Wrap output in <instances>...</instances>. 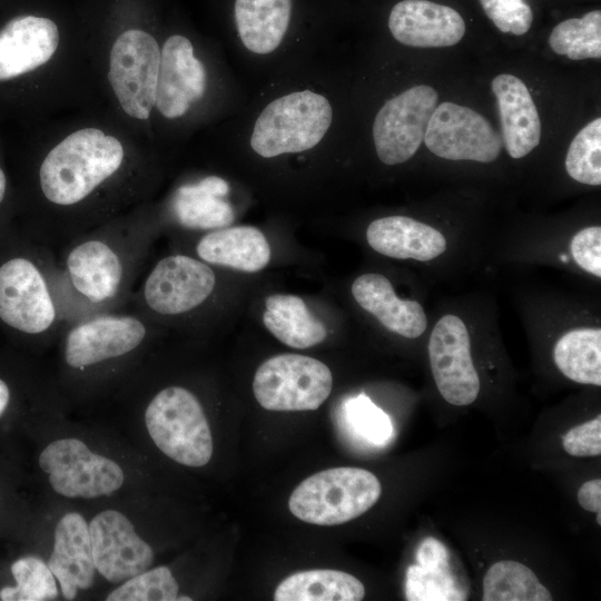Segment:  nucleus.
<instances>
[{"mask_svg":"<svg viewBox=\"0 0 601 601\" xmlns=\"http://www.w3.org/2000/svg\"><path fill=\"white\" fill-rule=\"evenodd\" d=\"M155 234L148 218H118L60 247L56 258L71 322L127 308Z\"/></svg>","mask_w":601,"mask_h":601,"instance_id":"nucleus-1","label":"nucleus"},{"mask_svg":"<svg viewBox=\"0 0 601 601\" xmlns=\"http://www.w3.org/2000/svg\"><path fill=\"white\" fill-rule=\"evenodd\" d=\"M157 329L128 307L69 323L57 342L62 384L86 394L121 383L141 363Z\"/></svg>","mask_w":601,"mask_h":601,"instance_id":"nucleus-2","label":"nucleus"},{"mask_svg":"<svg viewBox=\"0 0 601 601\" xmlns=\"http://www.w3.org/2000/svg\"><path fill=\"white\" fill-rule=\"evenodd\" d=\"M0 321L24 336L58 342L71 322L55 250L42 245L35 255L0 264Z\"/></svg>","mask_w":601,"mask_h":601,"instance_id":"nucleus-3","label":"nucleus"},{"mask_svg":"<svg viewBox=\"0 0 601 601\" xmlns=\"http://www.w3.org/2000/svg\"><path fill=\"white\" fill-rule=\"evenodd\" d=\"M121 142L97 128L66 137L42 159L38 184L45 201L59 211H76L122 168Z\"/></svg>","mask_w":601,"mask_h":601,"instance_id":"nucleus-4","label":"nucleus"},{"mask_svg":"<svg viewBox=\"0 0 601 601\" xmlns=\"http://www.w3.org/2000/svg\"><path fill=\"white\" fill-rule=\"evenodd\" d=\"M142 421L155 446L176 463L206 465L214 452L208 418L197 395L181 385H167L150 394Z\"/></svg>","mask_w":601,"mask_h":601,"instance_id":"nucleus-5","label":"nucleus"},{"mask_svg":"<svg viewBox=\"0 0 601 601\" xmlns=\"http://www.w3.org/2000/svg\"><path fill=\"white\" fill-rule=\"evenodd\" d=\"M217 276L211 265L187 254L160 258L136 286L128 308L158 324L183 318L211 298Z\"/></svg>","mask_w":601,"mask_h":601,"instance_id":"nucleus-6","label":"nucleus"},{"mask_svg":"<svg viewBox=\"0 0 601 601\" xmlns=\"http://www.w3.org/2000/svg\"><path fill=\"white\" fill-rule=\"evenodd\" d=\"M38 466L50 489L69 500L110 497L128 482L119 461L72 435L50 440L39 452Z\"/></svg>","mask_w":601,"mask_h":601,"instance_id":"nucleus-7","label":"nucleus"},{"mask_svg":"<svg viewBox=\"0 0 601 601\" xmlns=\"http://www.w3.org/2000/svg\"><path fill=\"white\" fill-rule=\"evenodd\" d=\"M378 479L359 467H333L300 482L290 494L289 511L316 525H337L358 518L377 502Z\"/></svg>","mask_w":601,"mask_h":601,"instance_id":"nucleus-8","label":"nucleus"},{"mask_svg":"<svg viewBox=\"0 0 601 601\" xmlns=\"http://www.w3.org/2000/svg\"><path fill=\"white\" fill-rule=\"evenodd\" d=\"M332 120L333 109L326 97L312 90L290 92L263 109L250 146L264 158L305 151L324 138Z\"/></svg>","mask_w":601,"mask_h":601,"instance_id":"nucleus-9","label":"nucleus"},{"mask_svg":"<svg viewBox=\"0 0 601 601\" xmlns=\"http://www.w3.org/2000/svg\"><path fill=\"white\" fill-rule=\"evenodd\" d=\"M333 375L323 362L300 354H279L257 368L253 392L268 411H315L329 396Z\"/></svg>","mask_w":601,"mask_h":601,"instance_id":"nucleus-10","label":"nucleus"},{"mask_svg":"<svg viewBox=\"0 0 601 601\" xmlns=\"http://www.w3.org/2000/svg\"><path fill=\"white\" fill-rule=\"evenodd\" d=\"M160 49L146 31L131 29L118 37L110 52L108 79L124 111L145 120L156 105Z\"/></svg>","mask_w":601,"mask_h":601,"instance_id":"nucleus-11","label":"nucleus"},{"mask_svg":"<svg viewBox=\"0 0 601 601\" xmlns=\"http://www.w3.org/2000/svg\"><path fill=\"white\" fill-rule=\"evenodd\" d=\"M437 100L434 88L418 85L382 106L374 119L373 139L383 164H402L415 155L424 140Z\"/></svg>","mask_w":601,"mask_h":601,"instance_id":"nucleus-12","label":"nucleus"},{"mask_svg":"<svg viewBox=\"0 0 601 601\" xmlns=\"http://www.w3.org/2000/svg\"><path fill=\"white\" fill-rule=\"evenodd\" d=\"M88 521L96 570L104 580L117 585L154 565L152 546L126 513L104 509Z\"/></svg>","mask_w":601,"mask_h":601,"instance_id":"nucleus-13","label":"nucleus"},{"mask_svg":"<svg viewBox=\"0 0 601 601\" xmlns=\"http://www.w3.org/2000/svg\"><path fill=\"white\" fill-rule=\"evenodd\" d=\"M423 141L437 157L479 162L495 160L503 146L502 137L483 116L450 101L436 106Z\"/></svg>","mask_w":601,"mask_h":601,"instance_id":"nucleus-14","label":"nucleus"},{"mask_svg":"<svg viewBox=\"0 0 601 601\" xmlns=\"http://www.w3.org/2000/svg\"><path fill=\"white\" fill-rule=\"evenodd\" d=\"M432 374L442 397L455 406L473 403L480 378L471 358V341L463 321L445 315L435 324L427 345Z\"/></svg>","mask_w":601,"mask_h":601,"instance_id":"nucleus-15","label":"nucleus"},{"mask_svg":"<svg viewBox=\"0 0 601 601\" xmlns=\"http://www.w3.org/2000/svg\"><path fill=\"white\" fill-rule=\"evenodd\" d=\"M47 563L63 600H75L79 592L93 587L99 575L86 516L77 511H69L57 520Z\"/></svg>","mask_w":601,"mask_h":601,"instance_id":"nucleus-16","label":"nucleus"},{"mask_svg":"<svg viewBox=\"0 0 601 601\" xmlns=\"http://www.w3.org/2000/svg\"><path fill=\"white\" fill-rule=\"evenodd\" d=\"M206 88V70L184 36L169 37L160 50L156 107L166 118L185 115Z\"/></svg>","mask_w":601,"mask_h":601,"instance_id":"nucleus-17","label":"nucleus"},{"mask_svg":"<svg viewBox=\"0 0 601 601\" xmlns=\"http://www.w3.org/2000/svg\"><path fill=\"white\" fill-rule=\"evenodd\" d=\"M388 28L402 45L416 48L451 47L465 33V22L451 7L428 0H403L391 10Z\"/></svg>","mask_w":601,"mask_h":601,"instance_id":"nucleus-18","label":"nucleus"},{"mask_svg":"<svg viewBox=\"0 0 601 601\" xmlns=\"http://www.w3.org/2000/svg\"><path fill=\"white\" fill-rule=\"evenodd\" d=\"M508 154L519 159L530 154L541 139V120L525 83L516 76L502 73L491 82Z\"/></svg>","mask_w":601,"mask_h":601,"instance_id":"nucleus-19","label":"nucleus"},{"mask_svg":"<svg viewBox=\"0 0 601 601\" xmlns=\"http://www.w3.org/2000/svg\"><path fill=\"white\" fill-rule=\"evenodd\" d=\"M352 294L363 309L395 334L416 338L426 329L427 318L421 304L397 297L391 282L382 274L358 276L352 284Z\"/></svg>","mask_w":601,"mask_h":601,"instance_id":"nucleus-20","label":"nucleus"},{"mask_svg":"<svg viewBox=\"0 0 601 601\" xmlns=\"http://www.w3.org/2000/svg\"><path fill=\"white\" fill-rule=\"evenodd\" d=\"M195 257L211 266L245 273L262 270L272 249L265 235L253 226H235L207 231L196 242Z\"/></svg>","mask_w":601,"mask_h":601,"instance_id":"nucleus-21","label":"nucleus"},{"mask_svg":"<svg viewBox=\"0 0 601 601\" xmlns=\"http://www.w3.org/2000/svg\"><path fill=\"white\" fill-rule=\"evenodd\" d=\"M366 239L375 252L397 259L428 262L446 249V240L442 233L405 216H388L373 220L366 229Z\"/></svg>","mask_w":601,"mask_h":601,"instance_id":"nucleus-22","label":"nucleus"},{"mask_svg":"<svg viewBox=\"0 0 601 601\" xmlns=\"http://www.w3.org/2000/svg\"><path fill=\"white\" fill-rule=\"evenodd\" d=\"M416 563L406 570L405 597L408 601H462L467 590L454 577L450 552L433 536L423 539L416 550Z\"/></svg>","mask_w":601,"mask_h":601,"instance_id":"nucleus-23","label":"nucleus"},{"mask_svg":"<svg viewBox=\"0 0 601 601\" xmlns=\"http://www.w3.org/2000/svg\"><path fill=\"white\" fill-rule=\"evenodd\" d=\"M227 191L226 181L216 176L180 186L171 200L173 216L181 227L189 230L224 228L234 219L230 205L221 198Z\"/></svg>","mask_w":601,"mask_h":601,"instance_id":"nucleus-24","label":"nucleus"},{"mask_svg":"<svg viewBox=\"0 0 601 601\" xmlns=\"http://www.w3.org/2000/svg\"><path fill=\"white\" fill-rule=\"evenodd\" d=\"M292 0H236L239 38L249 51L267 55L282 43L289 26Z\"/></svg>","mask_w":601,"mask_h":601,"instance_id":"nucleus-25","label":"nucleus"},{"mask_svg":"<svg viewBox=\"0 0 601 601\" xmlns=\"http://www.w3.org/2000/svg\"><path fill=\"white\" fill-rule=\"evenodd\" d=\"M263 323L283 344L305 349L327 336L325 325L307 308L304 299L292 294H272L265 298Z\"/></svg>","mask_w":601,"mask_h":601,"instance_id":"nucleus-26","label":"nucleus"},{"mask_svg":"<svg viewBox=\"0 0 601 601\" xmlns=\"http://www.w3.org/2000/svg\"><path fill=\"white\" fill-rule=\"evenodd\" d=\"M365 597L363 583L339 570H307L283 580L274 593L275 601H359Z\"/></svg>","mask_w":601,"mask_h":601,"instance_id":"nucleus-27","label":"nucleus"},{"mask_svg":"<svg viewBox=\"0 0 601 601\" xmlns=\"http://www.w3.org/2000/svg\"><path fill=\"white\" fill-rule=\"evenodd\" d=\"M560 372L580 384L601 385V329L575 328L562 335L553 349Z\"/></svg>","mask_w":601,"mask_h":601,"instance_id":"nucleus-28","label":"nucleus"},{"mask_svg":"<svg viewBox=\"0 0 601 601\" xmlns=\"http://www.w3.org/2000/svg\"><path fill=\"white\" fill-rule=\"evenodd\" d=\"M483 601H550L552 595L526 565L502 560L483 579Z\"/></svg>","mask_w":601,"mask_h":601,"instance_id":"nucleus-29","label":"nucleus"},{"mask_svg":"<svg viewBox=\"0 0 601 601\" xmlns=\"http://www.w3.org/2000/svg\"><path fill=\"white\" fill-rule=\"evenodd\" d=\"M14 583L0 589L2 601H52L60 598L58 582L47 560L23 555L10 568Z\"/></svg>","mask_w":601,"mask_h":601,"instance_id":"nucleus-30","label":"nucleus"},{"mask_svg":"<svg viewBox=\"0 0 601 601\" xmlns=\"http://www.w3.org/2000/svg\"><path fill=\"white\" fill-rule=\"evenodd\" d=\"M549 45L558 53L571 60L601 57V11L593 10L582 18H572L558 23Z\"/></svg>","mask_w":601,"mask_h":601,"instance_id":"nucleus-31","label":"nucleus"},{"mask_svg":"<svg viewBox=\"0 0 601 601\" xmlns=\"http://www.w3.org/2000/svg\"><path fill=\"white\" fill-rule=\"evenodd\" d=\"M108 601H185L193 600L180 595L179 584L168 566L149 568L140 574L115 585L107 593Z\"/></svg>","mask_w":601,"mask_h":601,"instance_id":"nucleus-32","label":"nucleus"},{"mask_svg":"<svg viewBox=\"0 0 601 601\" xmlns=\"http://www.w3.org/2000/svg\"><path fill=\"white\" fill-rule=\"evenodd\" d=\"M565 169L574 180L592 186L601 185V119L582 128L571 141Z\"/></svg>","mask_w":601,"mask_h":601,"instance_id":"nucleus-33","label":"nucleus"},{"mask_svg":"<svg viewBox=\"0 0 601 601\" xmlns=\"http://www.w3.org/2000/svg\"><path fill=\"white\" fill-rule=\"evenodd\" d=\"M344 415L356 435L374 445H384L393 436L390 416L364 393L346 400Z\"/></svg>","mask_w":601,"mask_h":601,"instance_id":"nucleus-34","label":"nucleus"},{"mask_svg":"<svg viewBox=\"0 0 601 601\" xmlns=\"http://www.w3.org/2000/svg\"><path fill=\"white\" fill-rule=\"evenodd\" d=\"M487 18L502 32L522 36L533 22V11L525 0H480Z\"/></svg>","mask_w":601,"mask_h":601,"instance_id":"nucleus-35","label":"nucleus"},{"mask_svg":"<svg viewBox=\"0 0 601 601\" xmlns=\"http://www.w3.org/2000/svg\"><path fill=\"white\" fill-rule=\"evenodd\" d=\"M564 451L578 457L601 454V416L577 425L562 436Z\"/></svg>","mask_w":601,"mask_h":601,"instance_id":"nucleus-36","label":"nucleus"},{"mask_svg":"<svg viewBox=\"0 0 601 601\" xmlns=\"http://www.w3.org/2000/svg\"><path fill=\"white\" fill-rule=\"evenodd\" d=\"M571 255L585 272L601 277V228L591 226L578 231L570 244Z\"/></svg>","mask_w":601,"mask_h":601,"instance_id":"nucleus-37","label":"nucleus"},{"mask_svg":"<svg viewBox=\"0 0 601 601\" xmlns=\"http://www.w3.org/2000/svg\"><path fill=\"white\" fill-rule=\"evenodd\" d=\"M578 502L587 511L597 513V522L601 524V480L584 482L578 491Z\"/></svg>","mask_w":601,"mask_h":601,"instance_id":"nucleus-38","label":"nucleus"},{"mask_svg":"<svg viewBox=\"0 0 601 601\" xmlns=\"http://www.w3.org/2000/svg\"><path fill=\"white\" fill-rule=\"evenodd\" d=\"M12 398V392L3 378L0 377V418L4 415L7 412Z\"/></svg>","mask_w":601,"mask_h":601,"instance_id":"nucleus-39","label":"nucleus"},{"mask_svg":"<svg viewBox=\"0 0 601 601\" xmlns=\"http://www.w3.org/2000/svg\"><path fill=\"white\" fill-rule=\"evenodd\" d=\"M8 194V180L3 168L0 166V207L4 204Z\"/></svg>","mask_w":601,"mask_h":601,"instance_id":"nucleus-40","label":"nucleus"}]
</instances>
